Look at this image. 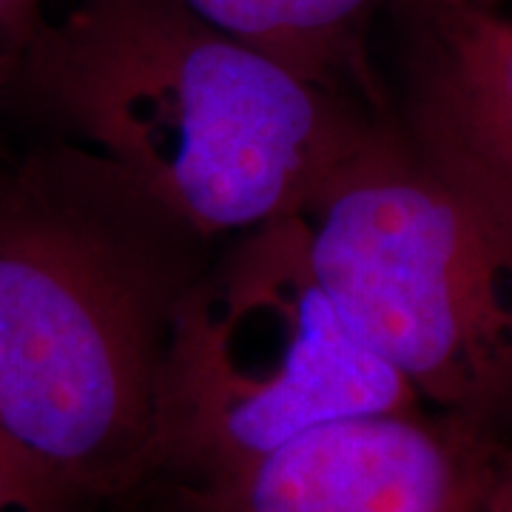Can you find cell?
<instances>
[{"label":"cell","instance_id":"10","mask_svg":"<svg viewBox=\"0 0 512 512\" xmlns=\"http://www.w3.org/2000/svg\"><path fill=\"white\" fill-rule=\"evenodd\" d=\"M12 60H15V55L0 49V97H3V89L9 86V77H12Z\"/></svg>","mask_w":512,"mask_h":512},{"label":"cell","instance_id":"7","mask_svg":"<svg viewBox=\"0 0 512 512\" xmlns=\"http://www.w3.org/2000/svg\"><path fill=\"white\" fill-rule=\"evenodd\" d=\"M288 69L390 114L373 43L390 0H174Z\"/></svg>","mask_w":512,"mask_h":512},{"label":"cell","instance_id":"2","mask_svg":"<svg viewBox=\"0 0 512 512\" xmlns=\"http://www.w3.org/2000/svg\"><path fill=\"white\" fill-rule=\"evenodd\" d=\"M177 231L83 148L0 163V444L69 507L157 467Z\"/></svg>","mask_w":512,"mask_h":512},{"label":"cell","instance_id":"3","mask_svg":"<svg viewBox=\"0 0 512 512\" xmlns=\"http://www.w3.org/2000/svg\"><path fill=\"white\" fill-rule=\"evenodd\" d=\"M353 333L436 413L512 430V234L396 117L296 214Z\"/></svg>","mask_w":512,"mask_h":512},{"label":"cell","instance_id":"6","mask_svg":"<svg viewBox=\"0 0 512 512\" xmlns=\"http://www.w3.org/2000/svg\"><path fill=\"white\" fill-rule=\"evenodd\" d=\"M396 123L512 234V18L467 0H390Z\"/></svg>","mask_w":512,"mask_h":512},{"label":"cell","instance_id":"11","mask_svg":"<svg viewBox=\"0 0 512 512\" xmlns=\"http://www.w3.org/2000/svg\"><path fill=\"white\" fill-rule=\"evenodd\" d=\"M501 450H504V473H507V484H510L512 495V430L501 439Z\"/></svg>","mask_w":512,"mask_h":512},{"label":"cell","instance_id":"8","mask_svg":"<svg viewBox=\"0 0 512 512\" xmlns=\"http://www.w3.org/2000/svg\"><path fill=\"white\" fill-rule=\"evenodd\" d=\"M35 473L0 444V512H72Z\"/></svg>","mask_w":512,"mask_h":512},{"label":"cell","instance_id":"12","mask_svg":"<svg viewBox=\"0 0 512 512\" xmlns=\"http://www.w3.org/2000/svg\"><path fill=\"white\" fill-rule=\"evenodd\" d=\"M467 3H478V6H501V0H467Z\"/></svg>","mask_w":512,"mask_h":512},{"label":"cell","instance_id":"4","mask_svg":"<svg viewBox=\"0 0 512 512\" xmlns=\"http://www.w3.org/2000/svg\"><path fill=\"white\" fill-rule=\"evenodd\" d=\"M419 407L333 305L288 217L239 234L188 285L165 353L157 467L228 476L319 427Z\"/></svg>","mask_w":512,"mask_h":512},{"label":"cell","instance_id":"9","mask_svg":"<svg viewBox=\"0 0 512 512\" xmlns=\"http://www.w3.org/2000/svg\"><path fill=\"white\" fill-rule=\"evenodd\" d=\"M43 0H0V49L15 55L20 46L32 37L40 18Z\"/></svg>","mask_w":512,"mask_h":512},{"label":"cell","instance_id":"5","mask_svg":"<svg viewBox=\"0 0 512 512\" xmlns=\"http://www.w3.org/2000/svg\"><path fill=\"white\" fill-rule=\"evenodd\" d=\"M185 512H512V495L498 436L419 407L336 421L191 481Z\"/></svg>","mask_w":512,"mask_h":512},{"label":"cell","instance_id":"1","mask_svg":"<svg viewBox=\"0 0 512 512\" xmlns=\"http://www.w3.org/2000/svg\"><path fill=\"white\" fill-rule=\"evenodd\" d=\"M46 117L191 237L296 217L382 123L174 0H77L12 77Z\"/></svg>","mask_w":512,"mask_h":512}]
</instances>
